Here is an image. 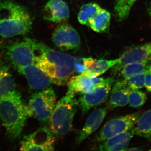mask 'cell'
Instances as JSON below:
<instances>
[{
	"label": "cell",
	"instance_id": "cell-1",
	"mask_svg": "<svg viewBox=\"0 0 151 151\" xmlns=\"http://www.w3.org/2000/svg\"><path fill=\"white\" fill-rule=\"evenodd\" d=\"M76 60L71 55L41 43L35 64L51 78L53 84L63 86L67 84L73 76Z\"/></svg>",
	"mask_w": 151,
	"mask_h": 151
},
{
	"label": "cell",
	"instance_id": "cell-2",
	"mask_svg": "<svg viewBox=\"0 0 151 151\" xmlns=\"http://www.w3.org/2000/svg\"><path fill=\"white\" fill-rule=\"evenodd\" d=\"M29 117H31L29 109L18 91L13 89L0 97V119L11 139L20 137Z\"/></svg>",
	"mask_w": 151,
	"mask_h": 151
},
{
	"label": "cell",
	"instance_id": "cell-3",
	"mask_svg": "<svg viewBox=\"0 0 151 151\" xmlns=\"http://www.w3.org/2000/svg\"><path fill=\"white\" fill-rule=\"evenodd\" d=\"M32 20L27 9L10 1H0V35L4 38L24 35L32 27Z\"/></svg>",
	"mask_w": 151,
	"mask_h": 151
},
{
	"label": "cell",
	"instance_id": "cell-4",
	"mask_svg": "<svg viewBox=\"0 0 151 151\" xmlns=\"http://www.w3.org/2000/svg\"><path fill=\"white\" fill-rule=\"evenodd\" d=\"M78 105L75 94L68 93L56 103L49 120L55 136H63L70 131Z\"/></svg>",
	"mask_w": 151,
	"mask_h": 151
},
{
	"label": "cell",
	"instance_id": "cell-5",
	"mask_svg": "<svg viewBox=\"0 0 151 151\" xmlns=\"http://www.w3.org/2000/svg\"><path fill=\"white\" fill-rule=\"evenodd\" d=\"M40 45L37 40L27 38L9 44L5 52L8 59L18 69L35 64Z\"/></svg>",
	"mask_w": 151,
	"mask_h": 151
},
{
	"label": "cell",
	"instance_id": "cell-6",
	"mask_svg": "<svg viewBox=\"0 0 151 151\" xmlns=\"http://www.w3.org/2000/svg\"><path fill=\"white\" fill-rule=\"evenodd\" d=\"M56 94L52 87L34 93L27 105L31 117L42 123L47 122L56 105Z\"/></svg>",
	"mask_w": 151,
	"mask_h": 151
},
{
	"label": "cell",
	"instance_id": "cell-7",
	"mask_svg": "<svg viewBox=\"0 0 151 151\" xmlns=\"http://www.w3.org/2000/svg\"><path fill=\"white\" fill-rule=\"evenodd\" d=\"M115 81L113 77L105 78L92 91L82 94L78 102L82 115H85L91 108L100 105L107 100Z\"/></svg>",
	"mask_w": 151,
	"mask_h": 151
},
{
	"label": "cell",
	"instance_id": "cell-8",
	"mask_svg": "<svg viewBox=\"0 0 151 151\" xmlns=\"http://www.w3.org/2000/svg\"><path fill=\"white\" fill-rule=\"evenodd\" d=\"M141 115L140 112L119 116L111 119L103 126L97 137L102 142L114 136L132 129Z\"/></svg>",
	"mask_w": 151,
	"mask_h": 151
},
{
	"label": "cell",
	"instance_id": "cell-9",
	"mask_svg": "<svg viewBox=\"0 0 151 151\" xmlns=\"http://www.w3.org/2000/svg\"><path fill=\"white\" fill-rule=\"evenodd\" d=\"M55 136L49 127L40 128L25 137L21 142L22 151H53Z\"/></svg>",
	"mask_w": 151,
	"mask_h": 151
},
{
	"label": "cell",
	"instance_id": "cell-10",
	"mask_svg": "<svg viewBox=\"0 0 151 151\" xmlns=\"http://www.w3.org/2000/svg\"><path fill=\"white\" fill-rule=\"evenodd\" d=\"M52 41L55 46L63 50H77L81 45L78 32L66 24L60 25L55 29L52 35Z\"/></svg>",
	"mask_w": 151,
	"mask_h": 151
},
{
	"label": "cell",
	"instance_id": "cell-11",
	"mask_svg": "<svg viewBox=\"0 0 151 151\" xmlns=\"http://www.w3.org/2000/svg\"><path fill=\"white\" fill-rule=\"evenodd\" d=\"M105 78L95 77L89 70H86L76 76H72L68 83V93L85 94L92 91L97 84Z\"/></svg>",
	"mask_w": 151,
	"mask_h": 151
},
{
	"label": "cell",
	"instance_id": "cell-12",
	"mask_svg": "<svg viewBox=\"0 0 151 151\" xmlns=\"http://www.w3.org/2000/svg\"><path fill=\"white\" fill-rule=\"evenodd\" d=\"M17 69L20 73L24 76L30 88L33 90L46 89L53 84L51 78L35 64Z\"/></svg>",
	"mask_w": 151,
	"mask_h": 151
},
{
	"label": "cell",
	"instance_id": "cell-13",
	"mask_svg": "<svg viewBox=\"0 0 151 151\" xmlns=\"http://www.w3.org/2000/svg\"><path fill=\"white\" fill-rule=\"evenodd\" d=\"M151 56V42L133 47L125 52L119 58L117 65L113 67L112 71L117 73L124 65L129 63L144 62Z\"/></svg>",
	"mask_w": 151,
	"mask_h": 151
},
{
	"label": "cell",
	"instance_id": "cell-14",
	"mask_svg": "<svg viewBox=\"0 0 151 151\" xmlns=\"http://www.w3.org/2000/svg\"><path fill=\"white\" fill-rule=\"evenodd\" d=\"M108 108L96 109L87 118L84 127L75 139V144L78 145L92 134L100 127L108 113Z\"/></svg>",
	"mask_w": 151,
	"mask_h": 151
},
{
	"label": "cell",
	"instance_id": "cell-15",
	"mask_svg": "<svg viewBox=\"0 0 151 151\" xmlns=\"http://www.w3.org/2000/svg\"><path fill=\"white\" fill-rule=\"evenodd\" d=\"M69 17V9L62 0H49L44 9V19L49 21L59 23Z\"/></svg>",
	"mask_w": 151,
	"mask_h": 151
},
{
	"label": "cell",
	"instance_id": "cell-16",
	"mask_svg": "<svg viewBox=\"0 0 151 151\" xmlns=\"http://www.w3.org/2000/svg\"><path fill=\"white\" fill-rule=\"evenodd\" d=\"M130 90L124 79L115 82L110 92L108 108L113 110L127 105L129 103Z\"/></svg>",
	"mask_w": 151,
	"mask_h": 151
},
{
	"label": "cell",
	"instance_id": "cell-17",
	"mask_svg": "<svg viewBox=\"0 0 151 151\" xmlns=\"http://www.w3.org/2000/svg\"><path fill=\"white\" fill-rule=\"evenodd\" d=\"M134 134L133 129L102 142L97 147L99 151H126Z\"/></svg>",
	"mask_w": 151,
	"mask_h": 151
},
{
	"label": "cell",
	"instance_id": "cell-18",
	"mask_svg": "<svg viewBox=\"0 0 151 151\" xmlns=\"http://www.w3.org/2000/svg\"><path fill=\"white\" fill-rule=\"evenodd\" d=\"M83 63L86 70L92 73L94 77H98L110 68L118 64L119 58L111 60L94 59L92 58H83Z\"/></svg>",
	"mask_w": 151,
	"mask_h": 151
},
{
	"label": "cell",
	"instance_id": "cell-19",
	"mask_svg": "<svg viewBox=\"0 0 151 151\" xmlns=\"http://www.w3.org/2000/svg\"><path fill=\"white\" fill-rule=\"evenodd\" d=\"M111 14L108 11L102 9L89 22L88 26L94 31L104 32L109 27L111 22Z\"/></svg>",
	"mask_w": 151,
	"mask_h": 151
},
{
	"label": "cell",
	"instance_id": "cell-20",
	"mask_svg": "<svg viewBox=\"0 0 151 151\" xmlns=\"http://www.w3.org/2000/svg\"><path fill=\"white\" fill-rule=\"evenodd\" d=\"M133 129L135 135L151 138V109L141 115Z\"/></svg>",
	"mask_w": 151,
	"mask_h": 151
},
{
	"label": "cell",
	"instance_id": "cell-21",
	"mask_svg": "<svg viewBox=\"0 0 151 151\" xmlns=\"http://www.w3.org/2000/svg\"><path fill=\"white\" fill-rule=\"evenodd\" d=\"M96 3H90L82 6L78 12V19L80 24L88 25L89 22L102 9Z\"/></svg>",
	"mask_w": 151,
	"mask_h": 151
},
{
	"label": "cell",
	"instance_id": "cell-22",
	"mask_svg": "<svg viewBox=\"0 0 151 151\" xmlns=\"http://www.w3.org/2000/svg\"><path fill=\"white\" fill-rule=\"evenodd\" d=\"M15 85L14 80L7 68L0 65V97L14 89Z\"/></svg>",
	"mask_w": 151,
	"mask_h": 151
},
{
	"label": "cell",
	"instance_id": "cell-23",
	"mask_svg": "<svg viewBox=\"0 0 151 151\" xmlns=\"http://www.w3.org/2000/svg\"><path fill=\"white\" fill-rule=\"evenodd\" d=\"M147 63L148 60H147L142 62L134 63L127 64L120 70L121 75L124 79H127L134 76L144 73L148 68L147 67Z\"/></svg>",
	"mask_w": 151,
	"mask_h": 151
},
{
	"label": "cell",
	"instance_id": "cell-24",
	"mask_svg": "<svg viewBox=\"0 0 151 151\" xmlns=\"http://www.w3.org/2000/svg\"><path fill=\"white\" fill-rule=\"evenodd\" d=\"M137 0H117L114 7L115 16L119 20L127 18L131 9Z\"/></svg>",
	"mask_w": 151,
	"mask_h": 151
},
{
	"label": "cell",
	"instance_id": "cell-25",
	"mask_svg": "<svg viewBox=\"0 0 151 151\" xmlns=\"http://www.w3.org/2000/svg\"><path fill=\"white\" fill-rule=\"evenodd\" d=\"M147 99V96L145 92L139 89H131L128 104L132 108H140L144 105Z\"/></svg>",
	"mask_w": 151,
	"mask_h": 151
},
{
	"label": "cell",
	"instance_id": "cell-26",
	"mask_svg": "<svg viewBox=\"0 0 151 151\" xmlns=\"http://www.w3.org/2000/svg\"><path fill=\"white\" fill-rule=\"evenodd\" d=\"M145 72H144L124 80L130 89L133 90L140 89L145 86Z\"/></svg>",
	"mask_w": 151,
	"mask_h": 151
},
{
	"label": "cell",
	"instance_id": "cell-27",
	"mask_svg": "<svg viewBox=\"0 0 151 151\" xmlns=\"http://www.w3.org/2000/svg\"><path fill=\"white\" fill-rule=\"evenodd\" d=\"M145 86L148 92H151V73L148 68L145 72Z\"/></svg>",
	"mask_w": 151,
	"mask_h": 151
},
{
	"label": "cell",
	"instance_id": "cell-28",
	"mask_svg": "<svg viewBox=\"0 0 151 151\" xmlns=\"http://www.w3.org/2000/svg\"><path fill=\"white\" fill-rule=\"evenodd\" d=\"M86 69L84 65V63H81L78 60H76L75 66V72L78 73H81L84 72Z\"/></svg>",
	"mask_w": 151,
	"mask_h": 151
},
{
	"label": "cell",
	"instance_id": "cell-29",
	"mask_svg": "<svg viewBox=\"0 0 151 151\" xmlns=\"http://www.w3.org/2000/svg\"><path fill=\"white\" fill-rule=\"evenodd\" d=\"M141 149H139V148L138 147H132L130 148L129 149H127V150L129 151H137L140 150Z\"/></svg>",
	"mask_w": 151,
	"mask_h": 151
},
{
	"label": "cell",
	"instance_id": "cell-30",
	"mask_svg": "<svg viewBox=\"0 0 151 151\" xmlns=\"http://www.w3.org/2000/svg\"><path fill=\"white\" fill-rule=\"evenodd\" d=\"M149 14H150V16L151 17V5L150 6V8H149Z\"/></svg>",
	"mask_w": 151,
	"mask_h": 151
},
{
	"label": "cell",
	"instance_id": "cell-31",
	"mask_svg": "<svg viewBox=\"0 0 151 151\" xmlns=\"http://www.w3.org/2000/svg\"><path fill=\"white\" fill-rule=\"evenodd\" d=\"M148 69L149 71L151 73V65L149 66V68H148Z\"/></svg>",
	"mask_w": 151,
	"mask_h": 151
},
{
	"label": "cell",
	"instance_id": "cell-32",
	"mask_svg": "<svg viewBox=\"0 0 151 151\" xmlns=\"http://www.w3.org/2000/svg\"><path fill=\"white\" fill-rule=\"evenodd\" d=\"M150 150L151 151V149H150Z\"/></svg>",
	"mask_w": 151,
	"mask_h": 151
}]
</instances>
